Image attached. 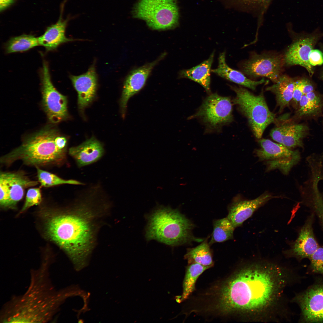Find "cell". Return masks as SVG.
<instances>
[{"label":"cell","mask_w":323,"mask_h":323,"mask_svg":"<svg viewBox=\"0 0 323 323\" xmlns=\"http://www.w3.org/2000/svg\"><path fill=\"white\" fill-rule=\"evenodd\" d=\"M185 258L188 264L197 263L210 268L213 265L211 252L207 240L197 246L188 249Z\"/></svg>","instance_id":"cell-25"},{"label":"cell","mask_w":323,"mask_h":323,"mask_svg":"<svg viewBox=\"0 0 323 323\" xmlns=\"http://www.w3.org/2000/svg\"><path fill=\"white\" fill-rule=\"evenodd\" d=\"M302 318L308 322H323V284L315 286L296 298Z\"/></svg>","instance_id":"cell-12"},{"label":"cell","mask_w":323,"mask_h":323,"mask_svg":"<svg viewBox=\"0 0 323 323\" xmlns=\"http://www.w3.org/2000/svg\"><path fill=\"white\" fill-rule=\"evenodd\" d=\"M38 181L41 187L48 188L65 184L84 185L83 183L72 179H63L52 173L44 170L42 168H36Z\"/></svg>","instance_id":"cell-31"},{"label":"cell","mask_w":323,"mask_h":323,"mask_svg":"<svg viewBox=\"0 0 323 323\" xmlns=\"http://www.w3.org/2000/svg\"><path fill=\"white\" fill-rule=\"evenodd\" d=\"M109 203L101 188L94 185L85 189L66 212L48 220V237L68 255L75 268L86 266L95 243L99 211L107 208Z\"/></svg>","instance_id":"cell-2"},{"label":"cell","mask_w":323,"mask_h":323,"mask_svg":"<svg viewBox=\"0 0 323 323\" xmlns=\"http://www.w3.org/2000/svg\"><path fill=\"white\" fill-rule=\"evenodd\" d=\"M273 197L265 193L252 200H234L229 207L227 217L235 228L240 226L256 210Z\"/></svg>","instance_id":"cell-15"},{"label":"cell","mask_w":323,"mask_h":323,"mask_svg":"<svg viewBox=\"0 0 323 323\" xmlns=\"http://www.w3.org/2000/svg\"><path fill=\"white\" fill-rule=\"evenodd\" d=\"M319 247L314 236L311 219L303 226L287 254L299 259L309 258Z\"/></svg>","instance_id":"cell-19"},{"label":"cell","mask_w":323,"mask_h":323,"mask_svg":"<svg viewBox=\"0 0 323 323\" xmlns=\"http://www.w3.org/2000/svg\"><path fill=\"white\" fill-rule=\"evenodd\" d=\"M231 87L236 95L233 103L246 117L255 136L260 139L266 127L275 120V115L269 109L263 93L256 95L243 87Z\"/></svg>","instance_id":"cell-5"},{"label":"cell","mask_w":323,"mask_h":323,"mask_svg":"<svg viewBox=\"0 0 323 323\" xmlns=\"http://www.w3.org/2000/svg\"><path fill=\"white\" fill-rule=\"evenodd\" d=\"M309 259L313 271L323 274V247H319Z\"/></svg>","instance_id":"cell-33"},{"label":"cell","mask_w":323,"mask_h":323,"mask_svg":"<svg viewBox=\"0 0 323 323\" xmlns=\"http://www.w3.org/2000/svg\"><path fill=\"white\" fill-rule=\"evenodd\" d=\"M214 56L213 52L209 58L198 65L182 70L179 77L190 79L201 85L208 93L210 92V73Z\"/></svg>","instance_id":"cell-22"},{"label":"cell","mask_w":323,"mask_h":323,"mask_svg":"<svg viewBox=\"0 0 323 323\" xmlns=\"http://www.w3.org/2000/svg\"><path fill=\"white\" fill-rule=\"evenodd\" d=\"M211 72L225 79L253 90H255L258 86L265 82L264 78L258 81L252 80L240 71L231 68L226 63L225 52L220 54L218 66L211 70Z\"/></svg>","instance_id":"cell-21"},{"label":"cell","mask_w":323,"mask_h":323,"mask_svg":"<svg viewBox=\"0 0 323 323\" xmlns=\"http://www.w3.org/2000/svg\"><path fill=\"white\" fill-rule=\"evenodd\" d=\"M16 0H0V10L3 11L5 10L11 5Z\"/></svg>","instance_id":"cell-37"},{"label":"cell","mask_w":323,"mask_h":323,"mask_svg":"<svg viewBox=\"0 0 323 323\" xmlns=\"http://www.w3.org/2000/svg\"><path fill=\"white\" fill-rule=\"evenodd\" d=\"M41 74L43 108L50 122L52 124L58 123L68 116L66 97L54 87L48 65L45 61L43 63Z\"/></svg>","instance_id":"cell-10"},{"label":"cell","mask_w":323,"mask_h":323,"mask_svg":"<svg viewBox=\"0 0 323 323\" xmlns=\"http://www.w3.org/2000/svg\"><path fill=\"white\" fill-rule=\"evenodd\" d=\"M301 195L304 202L313 211L323 226V192L319 191L318 184L313 183L307 185Z\"/></svg>","instance_id":"cell-24"},{"label":"cell","mask_w":323,"mask_h":323,"mask_svg":"<svg viewBox=\"0 0 323 323\" xmlns=\"http://www.w3.org/2000/svg\"><path fill=\"white\" fill-rule=\"evenodd\" d=\"M70 79L78 95L79 108L83 109L94 98L97 86V78L94 65L85 73L78 76L71 75Z\"/></svg>","instance_id":"cell-16"},{"label":"cell","mask_w":323,"mask_h":323,"mask_svg":"<svg viewBox=\"0 0 323 323\" xmlns=\"http://www.w3.org/2000/svg\"><path fill=\"white\" fill-rule=\"evenodd\" d=\"M210 268L197 263L189 264L183 283L182 300L186 299L194 291L195 283L199 276Z\"/></svg>","instance_id":"cell-30"},{"label":"cell","mask_w":323,"mask_h":323,"mask_svg":"<svg viewBox=\"0 0 323 323\" xmlns=\"http://www.w3.org/2000/svg\"><path fill=\"white\" fill-rule=\"evenodd\" d=\"M38 181L30 179L23 170H1L0 204L4 208H13L23 198L25 190L37 185Z\"/></svg>","instance_id":"cell-9"},{"label":"cell","mask_w":323,"mask_h":323,"mask_svg":"<svg viewBox=\"0 0 323 323\" xmlns=\"http://www.w3.org/2000/svg\"><path fill=\"white\" fill-rule=\"evenodd\" d=\"M303 95L299 80L295 81L292 99L296 105H298Z\"/></svg>","instance_id":"cell-35"},{"label":"cell","mask_w":323,"mask_h":323,"mask_svg":"<svg viewBox=\"0 0 323 323\" xmlns=\"http://www.w3.org/2000/svg\"><path fill=\"white\" fill-rule=\"evenodd\" d=\"M165 55V53L162 54L154 61L132 70L127 76L124 82L120 99L123 115H125L129 100L142 89L153 68Z\"/></svg>","instance_id":"cell-13"},{"label":"cell","mask_w":323,"mask_h":323,"mask_svg":"<svg viewBox=\"0 0 323 323\" xmlns=\"http://www.w3.org/2000/svg\"><path fill=\"white\" fill-rule=\"evenodd\" d=\"M241 10L252 14L258 19L260 26L264 15L272 0H233Z\"/></svg>","instance_id":"cell-26"},{"label":"cell","mask_w":323,"mask_h":323,"mask_svg":"<svg viewBox=\"0 0 323 323\" xmlns=\"http://www.w3.org/2000/svg\"><path fill=\"white\" fill-rule=\"evenodd\" d=\"M190 118L199 119L208 130L220 129L233 120L231 99L217 93L211 94L204 100L196 112Z\"/></svg>","instance_id":"cell-7"},{"label":"cell","mask_w":323,"mask_h":323,"mask_svg":"<svg viewBox=\"0 0 323 323\" xmlns=\"http://www.w3.org/2000/svg\"><path fill=\"white\" fill-rule=\"evenodd\" d=\"M309 61L312 66L323 64V54L318 49H312L309 55Z\"/></svg>","instance_id":"cell-34"},{"label":"cell","mask_w":323,"mask_h":323,"mask_svg":"<svg viewBox=\"0 0 323 323\" xmlns=\"http://www.w3.org/2000/svg\"><path fill=\"white\" fill-rule=\"evenodd\" d=\"M63 7L58 21L48 27L44 34L38 38L39 45L43 46L47 51L55 50L61 44L74 40L65 36L66 28L70 19H64L62 17Z\"/></svg>","instance_id":"cell-20"},{"label":"cell","mask_w":323,"mask_h":323,"mask_svg":"<svg viewBox=\"0 0 323 323\" xmlns=\"http://www.w3.org/2000/svg\"><path fill=\"white\" fill-rule=\"evenodd\" d=\"M284 270L269 263L239 267L205 294L207 312L217 317L261 319L281 297L287 278Z\"/></svg>","instance_id":"cell-1"},{"label":"cell","mask_w":323,"mask_h":323,"mask_svg":"<svg viewBox=\"0 0 323 323\" xmlns=\"http://www.w3.org/2000/svg\"><path fill=\"white\" fill-rule=\"evenodd\" d=\"M284 63V58L281 55L255 54L242 63V70L250 77H265L275 83L281 75Z\"/></svg>","instance_id":"cell-11"},{"label":"cell","mask_w":323,"mask_h":323,"mask_svg":"<svg viewBox=\"0 0 323 323\" xmlns=\"http://www.w3.org/2000/svg\"><path fill=\"white\" fill-rule=\"evenodd\" d=\"M308 127L301 124H284L273 128L270 135L272 139L290 149L303 147V139L307 135Z\"/></svg>","instance_id":"cell-18"},{"label":"cell","mask_w":323,"mask_h":323,"mask_svg":"<svg viewBox=\"0 0 323 323\" xmlns=\"http://www.w3.org/2000/svg\"><path fill=\"white\" fill-rule=\"evenodd\" d=\"M39 45L38 38L31 35L23 34L12 37L6 44L7 53L27 51Z\"/></svg>","instance_id":"cell-29"},{"label":"cell","mask_w":323,"mask_h":323,"mask_svg":"<svg viewBox=\"0 0 323 323\" xmlns=\"http://www.w3.org/2000/svg\"><path fill=\"white\" fill-rule=\"evenodd\" d=\"M261 148L256 150L259 159L266 163L268 170L278 169L287 174L301 159L298 151L290 150L283 145L265 139L259 141Z\"/></svg>","instance_id":"cell-8"},{"label":"cell","mask_w":323,"mask_h":323,"mask_svg":"<svg viewBox=\"0 0 323 323\" xmlns=\"http://www.w3.org/2000/svg\"><path fill=\"white\" fill-rule=\"evenodd\" d=\"M235 228L227 217L215 220L209 244L223 242L233 239Z\"/></svg>","instance_id":"cell-27"},{"label":"cell","mask_w":323,"mask_h":323,"mask_svg":"<svg viewBox=\"0 0 323 323\" xmlns=\"http://www.w3.org/2000/svg\"><path fill=\"white\" fill-rule=\"evenodd\" d=\"M295 82L293 79L288 76L281 75L277 82L266 88V91L271 92L275 95L280 112L289 106L292 99Z\"/></svg>","instance_id":"cell-23"},{"label":"cell","mask_w":323,"mask_h":323,"mask_svg":"<svg viewBox=\"0 0 323 323\" xmlns=\"http://www.w3.org/2000/svg\"><path fill=\"white\" fill-rule=\"evenodd\" d=\"M42 200L41 189L31 188L28 190L24 204L20 213H22L30 207L40 204Z\"/></svg>","instance_id":"cell-32"},{"label":"cell","mask_w":323,"mask_h":323,"mask_svg":"<svg viewBox=\"0 0 323 323\" xmlns=\"http://www.w3.org/2000/svg\"><path fill=\"white\" fill-rule=\"evenodd\" d=\"M322 51H323V46H322Z\"/></svg>","instance_id":"cell-38"},{"label":"cell","mask_w":323,"mask_h":323,"mask_svg":"<svg viewBox=\"0 0 323 323\" xmlns=\"http://www.w3.org/2000/svg\"><path fill=\"white\" fill-rule=\"evenodd\" d=\"M316 36L301 38L292 43L286 52L284 57L287 65H299L305 68L311 76L313 66L309 61V55L317 41Z\"/></svg>","instance_id":"cell-14"},{"label":"cell","mask_w":323,"mask_h":323,"mask_svg":"<svg viewBox=\"0 0 323 323\" xmlns=\"http://www.w3.org/2000/svg\"><path fill=\"white\" fill-rule=\"evenodd\" d=\"M299 104L296 112L299 117L316 115L320 112L322 106L320 98L313 92L303 95Z\"/></svg>","instance_id":"cell-28"},{"label":"cell","mask_w":323,"mask_h":323,"mask_svg":"<svg viewBox=\"0 0 323 323\" xmlns=\"http://www.w3.org/2000/svg\"><path fill=\"white\" fill-rule=\"evenodd\" d=\"M105 151L101 143L94 137L88 139L79 145L70 147L68 154L75 160L79 168L94 163L104 154Z\"/></svg>","instance_id":"cell-17"},{"label":"cell","mask_w":323,"mask_h":323,"mask_svg":"<svg viewBox=\"0 0 323 323\" xmlns=\"http://www.w3.org/2000/svg\"><path fill=\"white\" fill-rule=\"evenodd\" d=\"M299 81L303 95H306L308 93L313 92L314 89L313 86L308 80L302 79L299 80Z\"/></svg>","instance_id":"cell-36"},{"label":"cell","mask_w":323,"mask_h":323,"mask_svg":"<svg viewBox=\"0 0 323 323\" xmlns=\"http://www.w3.org/2000/svg\"><path fill=\"white\" fill-rule=\"evenodd\" d=\"M67 140L50 125L23 139L21 144L2 156L0 164L9 167L19 161L35 167H60L67 162Z\"/></svg>","instance_id":"cell-3"},{"label":"cell","mask_w":323,"mask_h":323,"mask_svg":"<svg viewBox=\"0 0 323 323\" xmlns=\"http://www.w3.org/2000/svg\"><path fill=\"white\" fill-rule=\"evenodd\" d=\"M132 14L153 30L173 29L178 24L179 10L175 0H139Z\"/></svg>","instance_id":"cell-6"},{"label":"cell","mask_w":323,"mask_h":323,"mask_svg":"<svg viewBox=\"0 0 323 323\" xmlns=\"http://www.w3.org/2000/svg\"><path fill=\"white\" fill-rule=\"evenodd\" d=\"M194 227L193 223L177 210L160 208L149 218L146 236L149 240L155 239L172 246L202 241L193 235Z\"/></svg>","instance_id":"cell-4"}]
</instances>
